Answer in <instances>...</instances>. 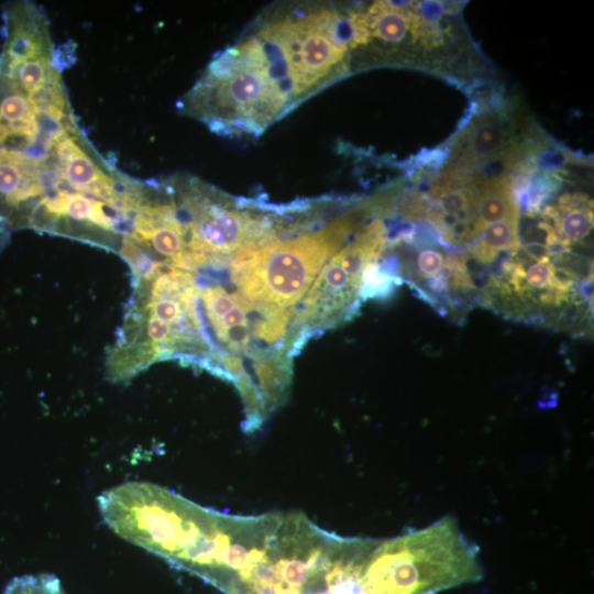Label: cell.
Here are the masks:
<instances>
[{
  "label": "cell",
  "instance_id": "6da1fadb",
  "mask_svg": "<svg viewBox=\"0 0 594 594\" xmlns=\"http://www.w3.org/2000/svg\"><path fill=\"white\" fill-rule=\"evenodd\" d=\"M63 56L45 20L21 21L2 34L0 208L22 229L65 237L97 208H121L133 178L79 125Z\"/></svg>",
  "mask_w": 594,
  "mask_h": 594
},
{
  "label": "cell",
  "instance_id": "7a4b0ae2",
  "mask_svg": "<svg viewBox=\"0 0 594 594\" xmlns=\"http://www.w3.org/2000/svg\"><path fill=\"white\" fill-rule=\"evenodd\" d=\"M482 579L480 549L452 516L378 540L364 571L367 594H438Z\"/></svg>",
  "mask_w": 594,
  "mask_h": 594
},
{
  "label": "cell",
  "instance_id": "3957f363",
  "mask_svg": "<svg viewBox=\"0 0 594 594\" xmlns=\"http://www.w3.org/2000/svg\"><path fill=\"white\" fill-rule=\"evenodd\" d=\"M261 40H249L213 59L184 96L180 110L216 132L265 127L288 101Z\"/></svg>",
  "mask_w": 594,
  "mask_h": 594
},
{
  "label": "cell",
  "instance_id": "277c9868",
  "mask_svg": "<svg viewBox=\"0 0 594 594\" xmlns=\"http://www.w3.org/2000/svg\"><path fill=\"white\" fill-rule=\"evenodd\" d=\"M354 226L353 216H343L314 233L245 248L232 257L231 280L250 301L293 309Z\"/></svg>",
  "mask_w": 594,
  "mask_h": 594
},
{
  "label": "cell",
  "instance_id": "5b68a950",
  "mask_svg": "<svg viewBox=\"0 0 594 594\" xmlns=\"http://www.w3.org/2000/svg\"><path fill=\"white\" fill-rule=\"evenodd\" d=\"M386 241L385 226L378 219L373 220L326 263L294 320L293 331H300L297 341L307 332L333 327L358 311L363 274L382 258Z\"/></svg>",
  "mask_w": 594,
  "mask_h": 594
},
{
  "label": "cell",
  "instance_id": "8992f818",
  "mask_svg": "<svg viewBox=\"0 0 594 594\" xmlns=\"http://www.w3.org/2000/svg\"><path fill=\"white\" fill-rule=\"evenodd\" d=\"M344 20L322 10L301 19H286L262 31L270 62L286 73L288 92L298 95L317 84L344 56ZM261 40V41H262Z\"/></svg>",
  "mask_w": 594,
  "mask_h": 594
},
{
  "label": "cell",
  "instance_id": "52a82bcc",
  "mask_svg": "<svg viewBox=\"0 0 594 594\" xmlns=\"http://www.w3.org/2000/svg\"><path fill=\"white\" fill-rule=\"evenodd\" d=\"M210 327L222 346L232 353H249L253 341L261 342L268 319L280 307L248 300L221 286L198 288Z\"/></svg>",
  "mask_w": 594,
  "mask_h": 594
},
{
  "label": "cell",
  "instance_id": "ba28073f",
  "mask_svg": "<svg viewBox=\"0 0 594 594\" xmlns=\"http://www.w3.org/2000/svg\"><path fill=\"white\" fill-rule=\"evenodd\" d=\"M256 385L267 409L273 413L286 399L292 378L288 356L282 353L255 355Z\"/></svg>",
  "mask_w": 594,
  "mask_h": 594
},
{
  "label": "cell",
  "instance_id": "9c48e42d",
  "mask_svg": "<svg viewBox=\"0 0 594 594\" xmlns=\"http://www.w3.org/2000/svg\"><path fill=\"white\" fill-rule=\"evenodd\" d=\"M508 131L498 119L485 118L475 123L466 136L463 164L491 157L508 143Z\"/></svg>",
  "mask_w": 594,
  "mask_h": 594
},
{
  "label": "cell",
  "instance_id": "30bf717a",
  "mask_svg": "<svg viewBox=\"0 0 594 594\" xmlns=\"http://www.w3.org/2000/svg\"><path fill=\"white\" fill-rule=\"evenodd\" d=\"M371 33L383 42L402 43L411 32V15L389 1L375 2L366 12Z\"/></svg>",
  "mask_w": 594,
  "mask_h": 594
},
{
  "label": "cell",
  "instance_id": "8fae6325",
  "mask_svg": "<svg viewBox=\"0 0 594 594\" xmlns=\"http://www.w3.org/2000/svg\"><path fill=\"white\" fill-rule=\"evenodd\" d=\"M2 594H66L59 580L50 573L25 574L11 580Z\"/></svg>",
  "mask_w": 594,
  "mask_h": 594
},
{
  "label": "cell",
  "instance_id": "7c38bea8",
  "mask_svg": "<svg viewBox=\"0 0 594 594\" xmlns=\"http://www.w3.org/2000/svg\"><path fill=\"white\" fill-rule=\"evenodd\" d=\"M568 161V154L563 151L548 148L540 153V155L536 158L535 164L537 165V167L543 170H551L558 168Z\"/></svg>",
  "mask_w": 594,
  "mask_h": 594
},
{
  "label": "cell",
  "instance_id": "4fadbf2b",
  "mask_svg": "<svg viewBox=\"0 0 594 594\" xmlns=\"http://www.w3.org/2000/svg\"><path fill=\"white\" fill-rule=\"evenodd\" d=\"M9 229L3 221L0 220V246L3 245Z\"/></svg>",
  "mask_w": 594,
  "mask_h": 594
}]
</instances>
